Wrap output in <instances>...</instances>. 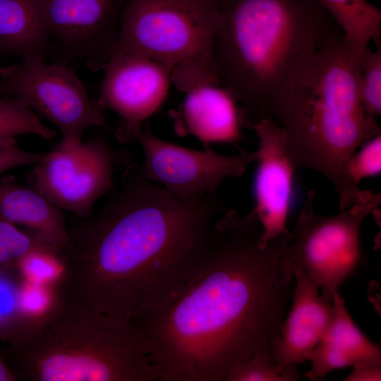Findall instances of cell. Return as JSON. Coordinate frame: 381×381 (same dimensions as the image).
Listing matches in <instances>:
<instances>
[{
    "mask_svg": "<svg viewBox=\"0 0 381 381\" xmlns=\"http://www.w3.org/2000/svg\"><path fill=\"white\" fill-rule=\"evenodd\" d=\"M291 231L262 242L252 210L214 221L204 262L182 293L138 327L160 381H222L229 368L272 351L291 301L294 270L284 260Z\"/></svg>",
    "mask_w": 381,
    "mask_h": 381,
    "instance_id": "1",
    "label": "cell"
},
{
    "mask_svg": "<svg viewBox=\"0 0 381 381\" xmlns=\"http://www.w3.org/2000/svg\"><path fill=\"white\" fill-rule=\"evenodd\" d=\"M100 211L69 230L75 253L60 292L140 327L172 303L200 270L218 195L188 202L128 169Z\"/></svg>",
    "mask_w": 381,
    "mask_h": 381,
    "instance_id": "2",
    "label": "cell"
},
{
    "mask_svg": "<svg viewBox=\"0 0 381 381\" xmlns=\"http://www.w3.org/2000/svg\"><path fill=\"white\" fill-rule=\"evenodd\" d=\"M361 57L337 28L284 85L272 109L294 169H313L327 179L339 210L350 207L364 190L348 175L351 157L380 134L358 94Z\"/></svg>",
    "mask_w": 381,
    "mask_h": 381,
    "instance_id": "3",
    "label": "cell"
},
{
    "mask_svg": "<svg viewBox=\"0 0 381 381\" xmlns=\"http://www.w3.org/2000/svg\"><path fill=\"white\" fill-rule=\"evenodd\" d=\"M214 59L243 127L271 120L284 85L338 27L318 0H220Z\"/></svg>",
    "mask_w": 381,
    "mask_h": 381,
    "instance_id": "4",
    "label": "cell"
},
{
    "mask_svg": "<svg viewBox=\"0 0 381 381\" xmlns=\"http://www.w3.org/2000/svg\"><path fill=\"white\" fill-rule=\"evenodd\" d=\"M10 347L17 378L157 380L147 342L138 327L59 291L55 303L32 333L20 344Z\"/></svg>",
    "mask_w": 381,
    "mask_h": 381,
    "instance_id": "5",
    "label": "cell"
},
{
    "mask_svg": "<svg viewBox=\"0 0 381 381\" xmlns=\"http://www.w3.org/2000/svg\"><path fill=\"white\" fill-rule=\"evenodd\" d=\"M220 13V0H127L111 55L134 54L166 65L183 93L219 84L214 49Z\"/></svg>",
    "mask_w": 381,
    "mask_h": 381,
    "instance_id": "6",
    "label": "cell"
},
{
    "mask_svg": "<svg viewBox=\"0 0 381 381\" xmlns=\"http://www.w3.org/2000/svg\"><path fill=\"white\" fill-rule=\"evenodd\" d=\"M314 198L315 192L309 191L283 259L293 270H303L322 295L332 301L361 261V226L378 209L381 197L365 190L350 207L329 216L315 212Z\"/></svg>",
    "mask_w": 381,
    "mask_h": 381,
    "instance_id": "7",
    "label": "cell"
},
{
    "mask_svg": "<svg viewBox=\"0 0 381 381\" xmlns=\"http://www.w3.org/2000/svg\"><path fill=\"white\" fill-rule=\"evenodd\" d=\"M0 95L21 100L52 122L61 134L62 148L78 144L86 129L105 124L102 110L66 65L21 60L0 68Z\"/></svg>",
    "mask_w": 381,
    "mask_h": 381,
    "instance_id": "8",
    "label": "cell"
},
{
    "mask_svg": "<svg viewBox=\"0 0 381 381\" xmlns=\"http://www.w3.org/2000/svg\"><path fill=\"white\" fill-rule=\"evenodd\" d=\"M104 135L64 149L45 152L31 171V186L61 210L85 219L96 201L114 186V173L123 162Z\"/></svg>",
    "mask_w": 381,
    "mask_h": 381,
    "instance_id": "9",
    "label": "cell"
},
{
    "mask_svg": "<svg viewBox=\"0 0 381 381\" xmlns=\"http://www.w3.org/2000/svg\"><path fill=\"white\" fill-rule=\"evenodd\" d=\"M133 140L140 143L145 155L142 175L188 202L217 195L224 180L241 177L248 165L257 160L255 150L229 156L209 146L204 150L189 149L165 141L143 127Z\"/></svg>",
    "mask_w": 381,
    "mask_h": 381,
    "instance_id": "10",
    "label": "cell"
},
{
    "mask_svg": "<svg viewBox=\"0 0 381 381\" xmlns=\"http://www.w3.org/2000/svg\"><path fill=\"white\" fill-rule=\"evenodd\" d=\"M104 75L96 101L101 110L109 109L121 120L116 137L133 141L143 123L163 105L171 83V69L141 55L113 54L102 67Z\"/></svg>",
    "mask_w": 381,
    "mask_h": 381,
    "instance_id": "11",
    "label": "cell"
},
{
    "mask_svg": "<svg viewBox=\"0 0 381 381\" xmlns=\"http://www.w3.org/2000/svg\"><path fill=\"white\" fill-rule=\"evenodd\" d=\"M127 0H39L44 27L68 55L102 68L116 43Z\"/></svg>",
    "mask_w": 381,
    "mask_h": 381,
    "instance_id": "12",
    "label": "cell"
},
{
    "mask_svg": "<svg viewBox=\"0 0 381 381\" xmlns=\"http://www.w3.org/2000/svg\"><path fill=\"white\" fill-rule=\"evenodd\" d=\"M253 130L258 138L253 210L262 225V242L266 245L289 231L286 223L296 170L286 153L284 132L276 123L265 119Z\"/></svg>",
    "mask_w": 381,
    "mask_h": 381,
    "instance_id": "13",
    "label": "cell"
},
{
    "mask_svg": "<svg viewBox=\"0 0 381 381\" xmlns=\"http://www.w3.org/2000/svg\"><path fill=\"white\" fill-rule=\"evenodd\" d=\"M294 274L291 304L272 350L281 371L308 361L326 330L332 312V301L322 295L303 270L294 267Z\"/></svg>",
    "mask_w": 381,
    "mask_h": 381,
    "instance_id": "14",
    "label": "cell"
},
{
    "mask_svg": "<svg viewBox=\"0 0 381 381\" xmlns=\"http://www.w3.org/2000/svg\"><path fill=\"white\" fill-rule=\"evenodd\" d=\"M174 126L179 135H191L205 146L210 143L238 145L243 128L239 107L232 94L219 84L205 83L185 92Z\"/></svg>",
    "mask_w": 381,
    "mask_h": 381,
    "instance_id": "15",
    "label": "cell"
},
{
    "mask_svg": "<svg viewBox=\"0 0 381 381\" xmlns=\"http://www.w3.org/2000/svg\"><path fill=\"white\" fill-rule=\"evenodd\" d=\"M0 215L24 227L36 240L59 253L65 261L75 253L61 210L32 186L0 182Z\"/></svg>",
    "mask_w": 381,
    "mask_h": 381,
    "instance_id": "16",
    "label": "cell"
},
{
    "mask_svg": "<svg viewBox=\"0 0 381 381\" xmlns=\"http://www.w3.org/2000/svg\"><path fill=\"white\" fill-rule=\"evenodd\" d=\"M308 361L311 368L305 377L313 381L334 370L360 362L381 365L380 346L356 326L339 292L333 296L332 312L326 330Z\"/></svg>",
    "mask_w": 381,
    "mask_h": 381,
    "instance_id": "17",
    "label": "cell"
},
{
    "mask_svg": "<svg viewBox=\"0 0 381 381\" xmlns=\"http://www.w3.org/2000/svg\"><path fill=\"white\" fill-rule=\"evenodd\" d=\"M51 42L39 0H0V54L45 61Z\"/></svg>",
    "mask_w": 381,
    "mask_h": 381,
    "instance_id": "18",
    "label": "cell"
},
{
    "mask_svg": "<svg viewBox=\"0 0 381 381\" xmlns=\"http://www.w3.org/2000/svg\"><path fill=\"white\" fill-rule=\"evenodd\" d=\"M318 1L358 56L363 55L370 42L381 46L380 8L367 0Z\"/></svg>",
    "mask_w": 381,
    "mask_h": 381,
    "instance_id": "19",
    "label": "cell"
},
{
    "mask_svg": "<svg viewBox=\"0 0 381 381\" xmlns=\"http://www.w3.org/2000/svg\"><path fill=\"white\" fill-rule=\"evenodd\" d=\"M25 134L52 140L56 136V131L44 125L21 100L0 97V139Z\"/></svg>",
    "mask_w": 381,
    "mask_h": 381,
    "instance_id": "20",
    "label": "cell"
},
{
    "mask_svg": "<svg viewBox=\"0 0 381 381\" xmlns=\"http://www.w3.org/2000/svg\"><path fill=\"white\" fill-rule=\"evenodd\" d=\"M300 378L297 365L279 370L272 352L257 351L245 360L234 363L227 370L224 381H296Z\"/></svg>",
    "mask_w": 381,
    "mask_h": 381,
    "instance_id": "21",
    "label": "cell"
},
{
    "mask_svg": "<svg viewBox=\"0 0 381 381\" xmlns=\"http://www.w3.org/2000/svg\"><path fill=\"white\" fill-rule=\"evenodd\" d=\"M44 247L51 248L0 215V270H17L19 263L28 254Z\"/></svg>",
    "mask_w": 381,
    "mask_h": 381,
    "instance_id": "22",
    "label": "cell"
},
{
    "mask_svg": "<svg viewBox=\"0 0 381 381\" xmlns=\"http://www.w3.org/2000/svg\"><path fill=\"white\" fill-rule=\"evenodd\" d=\"M375 47L361 57L358 88L363 106L376 118L381 114V46Z\"/></svg>",
    "mask_w": 381,
    "mask_h": 381,
    "instance_id": "23",
    "label": "cell"
},
{
    "mask_svg": "<svg viewBox=\"0 0 381 381\" xmlns=\"http://www.w3.org/2000/svg\"><path fill=\"white\" fill-rule=\"evenodd\" d=\"M348 163V175L356 185L365 178L380 174L381 134L373 137L359 148Z\"/></svg>",
    "mask_w": 381,
    "mask_h": 381,
    "instance_id": "24",
    "label": "cell"
},
{
    "mask_svg": "<svg viewBox=\"0 0 381 381\" xmlns=\"http://www.w3.org/2000/svg\"><path fill=\"white\" fill-rule=\"evenodd\" d=\"M40 320L18 310H0V341L10 346L20 344L35 330Z\"/></svg>",
    "mask_w": 381,
    "mask_h": 381,
    "instance_id": "25",
    "label": "cell"
},
{
    "mask_svg": "<svg viewBox=\"0 0 381 381\" xmlns=\"http://www.w3.org/2000/svg\"><path fill=\"white\" fill-rule=\"evenodd\" d=\"M44 154L23 150L17 144L15 138L0 139V175L18 167L34 166Z\"/></svg>",
    "mask_w": 381,
    "mask_h": 381,
    "instance_id": "26",
    "label": "cell"
},
{
    "mask_svg": "<svg viewBox=\"0 0 381 381\" xmlns=\"http://www.w3.org/2000/svg\"><path fill=\"white\" fill-rule=\"evenodd\" d=\"M353 366V370L343 380L380 381L381 380V365L360 362Z\"/></svg>",
    "mask_w": 381,
    "mask_h": 381,
    "instance_id": "27",
    "label": "cell"
},
{
    "mask_svg": "<svg viewBox=\"0 0 381 381\" xmlns=\"http://www.w3.org/2000/svg\"><path fill=\"white\" fill-rule=\"evenodd\" d=\"M17 377L13 370L8 365L6 358L0 349V381H15Z\"/></svg>",
    "mask_w": 381,
    "mask_h": 381,
    "instance_id": "28",
    "label": "cell"
},
{
    "mask_svg": "<svg viewBox=\"0 0 381 381\" xmlns=\"http://www.w3.org/2000/svg\"><path fill=\"white\" fill-rule=\"evenodd\" d=\"M4 270H0V272H4ZM1 279H2V277H1V276H0V285H1V284H2V282H3L1 281Z\"/></svg>",
    "mask_w": 381,
    "mask_h": 381,
    "instance_id": "29",
    "label": "cell"
}]
</instances>
